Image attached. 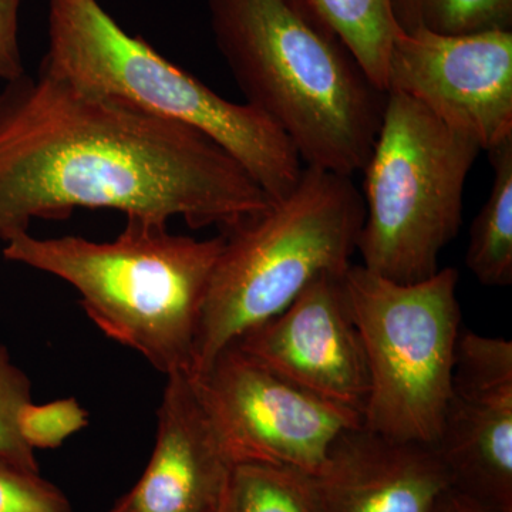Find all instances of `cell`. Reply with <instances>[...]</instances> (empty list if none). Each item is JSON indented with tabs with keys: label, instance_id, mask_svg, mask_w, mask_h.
I'll return each mask as SVG.
<instances>
[{
	"label": "cell",
	"instance_id": "6da1fadb",
	"mask_svg": "<svg viewBox=\"0 0 512 512\" xmlns=\"http://www.w3.org/2000/svg\"><path fill=\"white\" fill-rule=\"evenodd\" d=\"M274 201L194 128L39 69L0 90V239L76 210L235 227Z\"/></svg>",
	"mask_w": 512,
	"mask_h": 512
},
{
	"label": "cell",
	"instance_id": "7c38bea8",
	"mask_svg": "<svg viewBox=\"0 0 512 512\" xmlns=\"http://www.w3.org/2000/svg\"><path fill=\"white\" fill-rule=\"evenodd\" d=\"M232 470L190 373H173L146 471L107 512H222Z\"/></svg>",
	"mask_w": 512,
	"mask_h": 512
},
{
	"label": "cell",
	"instance_id": "4fadbf2b",
	"mask_svg": "<svg viewBox=\"0 0 512 512\" xmlns=\"http://www.w3.org/2000/svg\"><path fill=\"white\" fill-rule=\"evenodd\" d=\"M319 512H430L453 488L436 448L357 426L312 476Z\"/></svg>",
	"mask_w": 512,
	"mask_h": 512
},
{
	"label": "cell",
	"instance_id": "3957f363",
	"mask_svg": "<svg viewBox=\"0 0 512 512\" xmlns=\"http://www.w3.org/2000/svg\"><path fill=\"white\" fill-rule=\"evenodd\" d=\"M3 255L76 289L84 312L110 339L165 376L191 372L195 339L224 235H174L167 222L128 217L113 241L3 239Z\"/></svg>",
	"mask_w": 512,
	"mask_h": 512
},
{
	"label": "cell",
	"instance_id": "30bf717a",
	"mask_svg": "<svg viewBox=\"0 0 512 512\" xmlns=\"http://www.w3.org/2000/svg\"><path fill=\"white\" fill-rule=\"evenodd\" d=\"M453 488L512 512V342L460 333L451 393L434 444Z\"/></svg>",
	"mask_w": 512,
	"mask_h": 512
},
{
	"label": "cell",
	"instance_id": "9c48e42d",
	"mask_svg": "<svg viewBox=\"0 0 512 512\" xmlns=\"http://www.w3.org/2000/svg\"><path fill=\"white\" fill-rule=\"evenodd\" d=\"M386 93L410 97L490 151L512 136V30L444 36L397 25Z\"/></svg>",
	"mask_w": 512,
	"mask_h": 512
},
{
	"label": "cell",
	"instance_id": "ffe728a7",
	"mask_svg": "<svg viewBox=\"0 0 512 512\" xmlns=\"http://www.w3.org/2000/svg\"><path fill=\"white\" fill-rule=\"evenodd\" d=\"M0 512H73L69 498L40 473L0 460Z\"/></svg>",
	"mask_w": 512,
	"mask_h": 512
},
{
	"label": "cell",
	"instance_id": "5b68a950",
	"mask_svg": "<svg viewBox=\"0 0 512 512\" xmlns=\"http://www.w3.org/2000/svg\"><path fill=\"white\" fill-rule=\"evenodd\" d=\"M363 221L365 201L352 177L305 165L291 194L222 231L191 375L204 372L242 333L284 311L313 279L345 275Z\"/></svg>",
	"mask_w": 512,
	"mask_h": 512
},
{
	"label": "cell",
	"instance_id": "ac0fdd59",
	"mask_svg": "<svg viewBox=\"0 0 512 512\" xmlns=\"http://www.w3.org/2000/svg\"><path fill=\"white\" fill-rule=\"evenodd\" d=\"M29 403H32V384L28 375L12 362L8 349L0 346V460L40 473L36 451L20 431V414Z\"/></svg>",
	"mask_w": 512,
	"mask_h": 512
},
{
	"label": "cell",
	"instance_id": "ba28073f",
	"mask_svg": "<svg viewBox=\"0 0 512 512\" xmlns=\"http://www.w3.org/2000/svg\"><path fill=\"white\" fill-rule=\"evenodd\" d=\"M191 377L234 467L269 464L315 476L340 434L363 424L360 414L303 392L232 345Z\"/></svg>",
	"mask_w": 512,
	"mask_h": 512
},
{
	"label": "cell",
	"instance_id": "277c9868",
	"mask_svg": "<svg viewBox=\"0 0 512 512\" xmlns=\"http://www.w3.org/2000/svg\"><path fill=\"white\" fill-rule=\"evenodd\" d=\"M40 69L90 92L194 128L234 157L272 201L291 194L303 165L289 138L247 103H234L128 35L97 0H49Z\"/></svg>",
	"mask_w": 512,
	"mask_h": 512
},
{
	"label": "cell",
	"instance_id": "7402d4cb",
	"mask_svg": "<svg viewBox=\"0 0 512 512\" xmlns=\"http://www.w3.org/2000/svg\"><path fill=\"white\" fill-rule=\"evenodd\" d=\"M430 512H498L488 507L476 498L461 493L456 488H450L447 493L441 495L439 501Z\"/></svg>",
	"mask_w": 512,
	"mask_h": 512
},
{
	"label": "cell",
	"instance_id": "8fae6325",
	"mask_svg": "<svg viewBox=\"0 0 512 512\" xmlns=\"http://www.w3.org/2000/svg\"><path fill=\"white\" fill-rule=\"evenodd\" d=\"M342 278L323 274L313 279L284 311L231 345L303 392L363 419L369 373Z\"/></svg>",
	"mask_w": 512,
	"mask_h": 512
},
{
	"label": "cell",
	"instance_id": "52a82bcc",
	"mask_svg": "<svg viewBox=\"0 0 512 512\" xmlns=\"http://www.w3.org/2000/svg\"><path fill=\"white\" fill-rule=\"evenodd\" d=\"M342 284L369 373L363 427L434 447L461 333L458 272L439 269L424 281L399 284L352 264Z\"/></svg>",
	"mask_w": 512,
	"mask_h": 512
},
{
	"label": "cell",
	"instance_id": "e0dca14e",
	"mask_svg": "<svg viewBox=\"0 0 512 512\" xmlns=\"http://www.w3.org/2000/svg\"><path fill=\"white\" fill-rule=\"evenodd\" d=\"M392 8L403 30L444 36L512 30V0H392Z\"/></svg>",
	"mask_w": 512,
	"mask_h": 512
},
{
	"label": "cell",
	"instance_id": "7a4b0ae2",
	"mask_svg": "<svg viewBox=\"0 0 512 512\" xmlns=\"http://www.w3.org/2000/svg\"><path fill=\"white\" fill-rule=\"evenodd\" d=\"M208 9L245 103L289 138L303 165L362 173L387 93L342 43L289 0H208Z\"/></svg>",
	"mask_w": 512,
	"mask_h": 512
},
{
	"label": "cell",
	"instance_id": "d6986e66",
	"mask_svg": "<svg viewBox=\"0 0 512 512\" xmlns=\"http://www.w3.org/2000/svg\"><path fill=\"white\" fill-rule=\"evenodd\" d=\"M89 423L86 410L73 397L45 404L29 403L20 414V431L33 450L62 446Z\"/></svg>",
	"mask_w": 512,
	"mask_h": 512
},
{
	"label": "cell",
	"instance_id": "9a60e30c",
	"mask_svg": "<svg viewBox=\"0 0 512 512\" xmlns=\"http://www.w3.org/2000/svg\"><path fill=\"white\" fill-rule=\"evenodd\" d=\"M493 185L471 224L466 265L490 288L512 284V136L490 151Z\"/></svg>",
	"mask_w": 512,
	"mask_h": 512
},
{
	"label": "cell",
	"instance_id": "5bb4252c",
	"mask_svg": "<svg viewBox=\"0 0 512 512\" xmlns=\"http://www.w3.org/2000/svg\"><path fill=\"white\" fill-rule=\"evenodd\" d=\"M306 19L335 37L386 92L387 60L397 22L392 0H289Z\"/></svg>",
	"mask_w": 512,
	"mask_h": 512
},
{
	"label": "cell",
	"instance_id": "2e32d148",
	"mask_svg": "<svg viewBox=\"0 0 512 512\" xmlns=\"http://www.w3.org/2000/svg\"><path fill=\"white\" fill-rule=\"evenodd\" d=\"M222 512H319L311 474L269 464H238Z\"/></svg>",
	"mask_w": 512,
	"mask_h": 512
},
{
	"label": "cell",
	"instance_id": "8992f818",
	"mask_svg": "<svg viewBox=\"0 0 512 512\" xmlns=\"http://www.w3.org/2000/svg\"><path fill=\"white\" fill-rule=\"evenodd\" d=\"M481 148L410 97L387 93L382 126L363 168L362 266L399 284L439 271L463 224L464 187Z\"/></svg>",
	"mask_w": 512,
	"mask_h": 512
},
{
	"label": "cell",
	"instance_id": "44dd1931",
	"mask_svg": "<svg viewBox=\"0 0 512 512\" xmlns=\"http://www.w3.org/2000/svg\"><path fill=\"white\" fill-rule=\"evenodd\" d=\"M23 0H0V80L26 73L19 45V12Z\"/></svg>",
	"mask_w": 512,
	"mask_h": 512
}]
</instances>
